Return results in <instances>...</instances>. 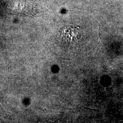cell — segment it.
<instances>
[{"label": "cell", "instance_id": "6da1fadb", "mask_svg": "<svg viewBox=\"0 0 123 123\" xmlns=\"http://www.w3.org/2000/svg\"><path fill=\"white\" fill-rule=\"evenodd\" d=\"M61 37L67 43L78 44L81 40V31L78 27L65 26L62 30Z\"/></svg>", "mask_w": 123, "mask_h": 123}]
</instances>
